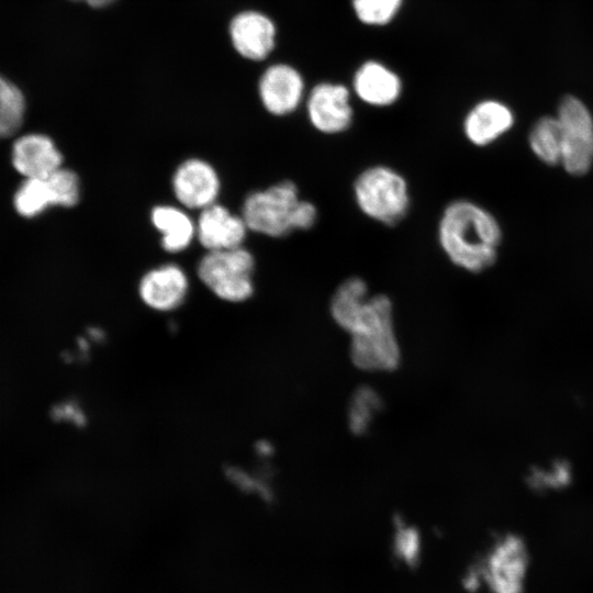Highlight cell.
<instances>
[{"label":"cell","instance_id":"d6986e66","mask_svg":"<svg viewBox=\"0 0 593 593\" xmlns=\"http://www.w3.org/2000/svg\"><path fill=\"white\" fill-rule=\"evenodd\" d=\"M383 406L382 396L371 385L358 387L347 406V426L357 436L365 435Z\"/></svg>","mask_w":593,"mask_h":593},{"label":"cell","instance_id":"7c38bea8","mask_svg":"<svg viewBox=\"0 0 593 593\" xmlns=\"http://www.w3.org/2000/svg\"><path fill=\"white\" fill-rule=\"evenodd\" d=\"M258 90L261 103L269 113L287 115L300 105L304 82L296 69L278 64L266 69L259 80Z\"/></svg>","mask_w":593,"mask_h":593},{"label":"cell","instance_id":"8992f818","mask_svg":"<svg viewBox=\"0 0 593 593\" xmlns=\"http://www.w3.org/2000/svg\"><path fill=\"white\" fill-rule=\"evenodd\" d=\"M557 119L561 126V161L573 175H584L593 160V119L585 104L572 96L559 104Z\"/></svg>","mask_w":593,"mask_h":593},{"label":"cell","instance_id":"ffe728a7","mask_svg":"<svg viewBox=\"0 0 593 593\" xmlns=\"http://www.w3.org/2000/svg\"><path fill=\"white\" fill-rule=\"evenodd\" d=\"M574 479L572 465L563 459L556 458L547 462L533 466L526 474V484L533 492L550 493L564 491Z\"/></svg>","mask_w":593,"mask_h":593},{"label":"cell","instance_id":"3957f363","mask_svg":"<svg viewBox=\"0 0 593 593\" xmlns=\"http://www.w3.org/2000/svg\"><path fill=\"white\" fill-rule=\"evenodd\" d=\"M358 209L369 219L393 226L410 210L411 199L405 178L391 167L376 165L362 170L354 182Z\"/></svg>","mask_w":593,"mask_h":593},{"label":"cell","instance_id":"44dd1931","mask_svg":"<svg viewBox=\"0 0 593 593\" xmlns=\"http://www.w3.org/2000/svg\"><path fill=\"white\" fill-rule=\"evenodd\" d=\"M14 208L24 217H34L57 205L48 178H26L14 194Z\"/></svg>","mask_w":593,"mask_h":593},{"label":"cell","instance_id":"5bb4252c","mask_svg":"<svg viewBox=\"0 0 593 593\" xmlns=\"http://www.w3.org/2000/svg\"><path fill=\"white\" fill-rule=\"evenodd\" d=\"M12 164L25 178H46L63 167V156L48 136L27 134L13 144Z\"/></svg>","mask_w":593,"mask_h":593},{"label":"cell","instance_id":"d4e9b609","mask_svg":"<svg viewBox=\"0 0 593 593\" xmlns=\"http://www.w3.org/2000/svg\"><path fill=\"white\" fill-rule=\"evenodd\" d=\"M47 178L54 190L57 205L70 208L78 203L80 182L72 170L61 167Z\"/></svg>","mask_w":593,"mask_h":593},{"label":"cell","instance_id":"277c9868","mask_svg":"<svg viewBox=\"0 0 593 593\" xmlns=\"http://www.w3.org/2000/svg\"><path fill=\"white\" fill-rule=\"evenodd\" d=\"M255 258L243 246L206 251L197 273L201 282L219 299L238 303L254 293Z\"/></svg>","mask_w":593,"mask_h":593},{"label":"cell","instance_id":"484cf974","mask_svg":"<svg viewBox=\"0 0 593 593\" xmlns=\"http://www.w3.org/2000/svg\"><path fill=\"white\" fill-rule=\"evenodd\" d=\"M231 475H232V480L236 482L237 484H239L242 489L257 492L266 499L270 497L271 490L266 484V482L251 478L247 473H243V472L240 473V471H235V470H232Z\"/></svg>","mask_w":593,"mask_h":593},{"label":"cell","instance_id":"9c48e42d","mask_svg":"<svg viewBox=\"0 0 593 593\" xmlns=\"http://www.w3.org/2000/svg\"><path fill=\"white\" fill-rule=\"evenodd\" d=\"M348 89L339 83L316 85L306 101L312 126L324 134L342 133L353 123V108Z\"/></svg>","mask_w":593,"mask_h":593},{"label":"cell","instance_id":"5b68a950","mask_svg":"<svg viewBox=\"0 0 593 593\" xmlns=\"http://www.w3.org/2000/svg\"><path fill=\"white\" fill-rule=\"evenodd\" d=\"M301 199L294 182L282 180L249 193L242 206V217L249 231L283 237L295 231V215Z\"/></svg>","mask_w":593,"mask_h":593},{"label":"cell","instance_id":"e0dca14e","mask_svg":"<svg viewBox=\"0 0 593 593\" xmlns=\"http://www.w3.org/2000/svg\"><path fill=\"white\" fill-rule=\"evenodd\" d=\"M150 222L160 234L161 247L168 253L184 250L195 237V223L179 206L156 205L150 212Z\"/></svg>","mask_w":593,"mask_h":593},{"label":"cell","instance_id":"2e32d148","mask_svg":"<svg viewBox=\"0 0 593 593\" xmlns=\"http://www.w3.org/2000/svg\"><path fill=\"white\" fill-rule=\"evenodd\" d=\"M354 89L358 98L373 107L393 104L400 97L402 85L396 74L378 61H367L356 71Z\"/></svg>","mask_w":593,"mask_h":593},{"label":"cell","instance_id":"ba28073f","mask_svg":"<svg viewBox=\"0 0 593 593\" xmlns=\"http://www.w3.org/2000/svg\"><path fill=\"white\" fill-rule=\"evenodd\" d=\"M171 188L175 198L184 209L201 211L216 203L221 181L210 163L201 158H188L176 168Z\"/></svg>","mask_w":593,"mask_h":593},{"label":"cell","instance_id":"9a60e30c","mask_svg":"<svg viewBox=\"0 0 593 593\" xmlns=\"http://www.w3.org/2000/svg\"><path fill=\"white\" fill-rule=\"evenodd\" d=\"M514 122L510 108L495 100L474 105L463 121V132L470 143L485 146L507 132Z\"/></svg>","mask_w":593,"mask_h":593},{"label":"cell","instance_id":"7a4b0ae2","mask_svg":"<svg viewBox=\"0 0 593 593\" xmlns=\"http://www.w3.org/2000/svg\"><path fill=\"white\" fill-rule=\"evenodd\" d=\"M349 357L363 371L387 372L400 366L401 347L389 296L370 295L357 328L350 334Z\"/></svg>","mask_w":593,"mask_h":593},{"label":"cell","instance_id":"8fae6325","mask_svg":"<svg viewBox=\"0 0 593 593\" xmlns=\"http://www.w3.org/2000/svg\"><path fill=\"white\" fill-rule=\"evenodd\" d=\"M248 231L242 215L219 203L201 210L195 223V237L206 251L240 247Z\"/></svg>","mask_w":593,"mask_h":593},{"label":"cell","instance_id":"6da1fadb","mask_svg":"<svg viewBox=\"0 0 593 593\" xmlns=\"http://www.w3.org/2000/svg\"><path fill=\"white\" fill-rule=\"evenodd\" d=\"M437 235L447 258L469 272H481L491 267L496 260L502 239L496 219L466 199L454 200L446 205Z\"/></svg>","mask_w":593,"mask_h":593},{"label":"cell","instance_id":"52a82bcc","mask_svg":"<svg viewBox=\"0 0 593 593\" xmlns=\"http://www.w3.org/2000/svg\"><path fill=\"white\" fill-rule=\"evenodd\" d=\"M527 552L521 537H499L484 557L479 574L491 593H521Z\"/></svg>","mask_w":593,"mask_h":593},{"label":"cell","instance_id":"83f0119b","mask_svg":"<svg viewBox=\"0 0 593 593\" xmlns=\"http://www.w3.org/2000/svg\"><path fill=\"white\" fill-rule=\"evenodd\" d=\"M72 1H83L92 8H103L111 4L115 0H72Z\"/></svg>","mask_w":593,"mask_h":593},{"label":"cell","instance_id":"30bf717a","mask_svg":"<svg viewBox=\"0 0 593 593\" xmlns=\"http://www.w3.org/2000/svg\"><path fill=\"white\" fill-rule=\"evenodd\" d=\"M137 289L146 306L158 312H169L179 307L186 300L189 279L179 265L168 262L145 272Z\"/></svg>","mask_w":593,"mask_h":593},{"label":"cell","instance_id":"4fadbf2b","mask_svg":"<svg viewBox=\"0 0 593 593\" xmlns=\"http://www.w3.org/2000/svg\"><path fill=\"white\" fill-rule=\"evenodd\" d=\"M230 36L240 56L250 60H262L275 47L276 26L260 12L244 11L232 19Z\"/></svg>","mask_w":593,"mask_h":593},{"label":"cell","instance_id":"cb8c5ba5","mask_svg":"<svg viewBox=\"0 0 593 593\" xmlns=\"http://www.w3.org/2000/svg\"><path fill=\"white\" fill-rule=\"evenodd\" d=\"M403 0H351L357 18L368 25H384L399 12Z\"/></svg>","mask_w":593,"mask_h":593},{"label":"cell","instance_id":"ac0fdd59","mask_svg":"<svg viewBox=\"0 0 593 593\" xmlns=\"http://www.w3.org/2000/svg\"><path fill=\"white\" fill-rule=\"evenodd\" d=\"M367 283L359 277L344 280L334 292L329 313L336 325L349 335L357 328L369 301Z\"/></svg>","mask_w":593,"mask_h":593},{"label":"cell","instance_id":"7402d4cb","mask_svg":"<svg viewBox=\"0 0 593 593\" xmlns=\"http://www.w3.org/2000/svg\"><path fill=\"white\" fill-rule=\"evenodd\" d=\"M561 126L557 116H542L529 133L532 150L547 165L561 161Z\"/></svg>","mask_w":593,"mask_h":593},{"label":"cell","instance_id":"4316f807","mask_svg":"<svg viewBox=\"0 0 593 593\" xmlns=\"http://www.w3.org/2000/svg\"><path fill=\"white\" fill-rule=\"evenodd\" d=\"M53 415L58 421L64 419L75 425H82L86 422L82 410L78 405L70 402L58 404L54 409Z\"/></svg>","mask_w":593,"mask_h":593},{"label":"cell","instance_id":"603a6c76","mask_svg":"<svg viewBox=\"0 0 593 593\" xmlns=\"http://www.w3.org/2000/svg\"><path fill=\"white\" fill-rule=\"evenodd\" d=\"M25 105V98L19 87L0 75V139L20 130Z\"/></svg>","mask_w":593,"mask_h":593}]
</instances>
